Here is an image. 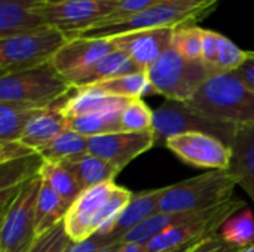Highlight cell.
Masks as SVG:
<instances>
[{
    "mask_svg": "<svg viewBox=\"0 0 254 252\" xmlns=\"http://www.w3.org/2000/svg\"><path fill=\"white\" fill-rule=\"evenodd\" d=\"M188 104L213 119L235 126L254 123V89L235 71L214 73Z\"/></svg>",
    "mask_w": 254,
    "mask_h": 252,
    "instance_id": "obj_1",
    "label": "cell"
},
{
    "mask_svg": "<svg viewBox=\"0 0 254 252\" xmlns=\"http://www.w3.org/2000/svg\"><path fill=\"white\" fill-rule=\"evenodd\" d=\"M73 86L52 62L0 76V102L31 108H46L63 102Z\"/></svg>",
    "mask_w": 254,
    "mask_h": 252,
    "instance_id": "obj_2",
    "label": "cell"
},
{
    "mask_svg": "<svg viewBox=\"0 0 254 252\" xmlns=\"http://www.w3.org/2000/svg\"><path fill=\"white\" fill-rule=\"evenodd\" d=\"M237 181L228 169L207 171L193 177L164 187L158 212H198L214 208L231 198Z\"/></svg>",
    "mask_w": 254,
    "mask_h": 252,
    "instance_id": "obj_3",
    "label": "cell"
},
{
    "mask_svg": "<svg viewBox=\"0 0 254 252\" xmlns=\"http://www.w3.org/2000/svg\"><path fill=\"white\" fill-rule=\"evenodd\" d=\"M217 0H164L141 13H137L116 24L95 25L74 37L83 39H112L132 31L152 30L162 27H180L190 24L205 10L213 9ZM73 37V39H74Z\"/></svg>",
    "mask_w": 254,
    "mask_h": 252,
    "instance_id": "obj_4",
    "label": "cell"
},
{
    "mask_svg": "<svg viewBox=\"0 0 254 252\" xmlns=\"http://www.w3.org/2000/svg\"><path fill=\"white\" fill-rule=\"evenodd\" d=\"M146 73L153 92L167 100L188 102L217 71L204 61H190L182 56L171 46Z\"/></svg>",
    "mask_w": 254,
    "mask_h": 252,
    "instance_id": "obj_5",
    "label": "cell"
},
{
    "mask_svg": "<svg viewBox=\"0 0 254 252\" xmlns=\"http://www.w3.org/2000/svg\"><path fill=\"white\" fill-rule=\"evenodd\" d=\"M70 40L55 27L18 33L0 39V76L30 70L52 61L55 53Z\"/></svg>",
    "mask_w": 254,
    "mask_h": 252,
    "instance_id": "obj_6",
    "label": "cell"
},
{
    "mask_svg": "<svg viewBox=\"0 0 254 252\" xmlns=\"http://www.w3.org/2000/svg\"><path fill=\"white\" fill-rule=\"evenodd\" d=\"M237 128L238 126L232 123L213 119L182 101L165 100V102L153 111V132L156 146H164L173 135L202 132L219 138L231 147Z\"/></svg>",
    "mask_w": 254,
    "mask_h": 252,
    "instance_id": "obj_7",
    "label": "cell"
},
{
    "mask_svg": "<svg viewBox=\"0 0 254 252\" xmlns=\"http://www.w3.org/2000/svg\"><path fill=\"white\" fill-rule=\"evenodd\" d=\"M42 178L27 181L15 199L1 209L0 251L28 252L36 236V205Z\"/></svg>",
    "mask_w": 254,
    "mask_h": 252,
    "instance_id": "obj_8",
    "label": "cell"
},
{
    "mask_svg": "<svg viewBox=\"0 0 254 252\" xmlns=\"http://www.w3.org/2000/svg\"><path fill=\"white\" fill-rule=\"evenodd\" d=\"M121 0H60L40 1L37 13L42 19L67 34L70 39L79 33L101 24Z\"/></svg>",
    "mask_w": 254,
    "mask_h": 252,
    "instance_id": "obj_9",
    "label": "cell"
},
{
    "mask_svg": "<svg viewBox=\"0 0 254 252\" xmlns=\"http://www.w3.org/2000/svg\"><path fill=\"white\" fill-rule=\"evenodd\" d=\"M180 160L207 171H223L231 163V147L219 138L202 132H186L170 137L164 144Z\"/></svg>",
    "mask_w": 254,
    "mask_h": 252,
    "instance_id": "obj_10",
    "label": "cell"
},
{
    "mask_svg": "<svg viewBox=\"0 0 254 252\" xmlns=\"http://www.w3.org/2000/svg\"><path fill=\"white\" fill-rule=\"evenodd\" d=\"M155 146L153 131L113 132L88 138V153L112 163L119 171Z\"/></svg>",
    "mask_w": 254,
    "mask_h": 252,
    "instance_id": "obj_11",
    "label": "cell"
},
{
    "mask_svg": "<svg viewBox=\"0 0 254 252\" xmlns=\"http://www.w3.org/2000/svg\"><path fill=\"white\" fill-rule=\"evenodd\" d=\"M115 186V181H110L91 187L82 192L68 208L64 218V227L71 242H83L95 235V220L110 198Z\"/></svg>",
    "mask_w": 254,
    "mask_h": 252,
    "instance_id": "obj_12",
    "label": "cell"
},
{
    "mask_svg": "<svg viewBox=\"0 0 254 252\" xmlns=\"http://www.w3.org/2000/svg\"><path fill=\"white\" fill-rule=\"evenodd\" d=\"M177 27L140 30L112 37L115 49L127 53L143 71H147L159 56L171 48Z\"/></svg>",
    "mask_w": 254,
    "mask_h": 252,
    "instance_id": "obj_13",
    "label": "cell"
},
{
    "mask_svg": "<svg viewBox=\"0 0 254 252\" xmlns=\"http://www.w3.org/2000/svg\"><path fill=\"white\" fill-rule=\"evenodd\" d=\"M113 50L115 46L110 39L74 37L55 53L51 62L60 74L70 80Z\"/></svg>",
    "mask_w": 254,
    "mask_h": 252,
    "instance_id": "obj_14",
    "label": "cell"
},
{
    "mask_svg": "<svg viewBox=\"0 0 254 252\" xmlns=\"http://www.w3.org/2000/svg\"><path fill=\"white\" fill-rule=\"evenodd\" d=\"M228 171L254 203V123L237 128L231 143Z\"/></svg>",
    "mask_w": 254,
    "mask_h": 252,
    "instance_id": "obj_15",
    "label": "cell"
},
{
    "mask_svg": "<svg viewBox=\"0 0 254 252\" xmlns=\"http://www.w3.org/2000/svg\"><path fill=\"white\" fill-rule=\"evenodd\" d=\"M129 100L110 95L94 86L73 89V92L58 104L61 113L68 117L94 114V113H107L115 110H124Z\"/></svg>",
    "mask_w": 254,
    "mask_h": 252,
    "instance_id": "obj_16",
    "label": "cell"
},
{
    "mask_svg": "<svg viewBox=\"0 0 254 252\" xmlns=\"http://www.w3.org/2000/svg\"><path fill=\"white\" fill-rule=\"evenodd\" d=\"M42 0H0V39L37 30L48 24L37 13Z\"/></svg>",
    "mask_w": 254,
    "mask_h": 252,
    "instance_id": "obj_17",
    "label": "cell"
},
{
    "mask_svg": "<svg viewBox=\"0 0 254 252\" xmlns=\"http://www.w3.org/2000/svg\"><path fill=\"white\" fill-rule=\"evenodd\" d=\"M137 71H143V70L127 53L115 49L113 52L103 56L100 61H97L94 65H91L85 71L71 77L68 83L74 89H79V88L91 86V85H95L109 79H115V77L137 73Z\"/></svg>",
    "mask_w": 254,
    "mask_h": 252,
    "instance_id": "obj_18",
    "label": "cell"
},
{
    "mask_svg": "<svg viewBox=\"0 0 254 252\" xmlns=\"http://www.w3.org/2000/svg\"><path fill=\"white\" fill-rule=\"evenodd\" d=\"M67 128V117L57 104L39 111L27 125L19 141L39 153Z\"/></svg>",
    "mask_w": 254,
    "mask_h": 252,
    "instance_id": "obj_19",
    "label": "cell"
},
{
    "mask_svg": "<svg viewBox=\"0 0 254 252\" xmlns=\"http://www.w3.org/2000/svg\"><path fill=\"white\" fill-rule=\"evenodd\" d=\"M162 193H164V187L149 192L134 193L127 208L118 217L112 235H115L121 241V238L127 232L132 230L143 221L149 220L153 214H156L159 211V201Z\"/></svg>",
    "mask_w": 254,
    "mask_h": 252,
    "instance_id": "obj_20",
    "label": "cell"
},
{
    "mask_svg": "<svg viewBox=\"0 0 254 252\" xmlns=\"http://www.w3.org/2000/svg\"><path fill=\"white\" fill-rule=\"evenodd\" d=\"M61 163L74 175L82 192H85L91 187H95L98 184L115 181L116 175L121 172L112 163H109L97 156H92L89 153L76 156L73 159L61 162Z\"/></svg>",
    "mask_w": 254,
    "mask_h": 252,
    "instance_id": "obj_21",
    "label": "cell"
},
{
    "mask_svg": "<svg viewBox=\"0 0 254 252\" xmlns=\"http://www.w3.org/2000/svg\"><path fill=\"white\" fill-rule=\"evenodd\" d=\"M70 205L46 183L42 181L36 205V236H42L64 221Z\"/></svg>",
    "mask_w": 254,
    "mask_h": 252,
    "instance_id": "obj_22",
    "label": "cell"
},
{
    "mask_svg": "<svg viewBox=\"0 0 254 252\" xmlns=\"http://www.w3.org/2000/svg\"><path fill=\"white\" fill-rule=\"evenodd\" d=\"M121 114H122V110H115V111H107V113H94V114L68 117L67 126L68 129L86 138L100 137V135L113 134V132H122Z\"/></svg>",
    "mask_w": 254,
    "mask_h": 252,
    "instance_id": "obj_23",
    "label": "cell"
},
{
    "mask_svg": "<svg viewBox=\"0 0 254 252\" xmlns=\"http://www.w3.org/2000/svg\"><path fill=\"white\" fill-rule=\"evenodd\" d=\"M43 157L34 153L27 157L15 159L6 163H0V192L9 189H18L27 181L39 177Z\"/></svg>",
    "mask_w": 254,
    "mask_h": 252,
    "instance_id": "obj_24",
    "label": "cell"
},
{
    "mask_svg": "<svg viewBox=\"0 0 254 252\" xmlns=\"http://www.w3.org/2000/svg\"><path fill=\"white\" fill-rule=\"evenodd\" d=\"M217 236L237 248L254 245V212L250 206H244L231 215L220 227Z\"/></svg>",
    "mask_w": 254,
    "mask_h": 252,
    "instance_id": "obj_25",
    "label": "cell"
},
{
    "mask_svg": "<svg viewBox=\"0 0 254 252\" xmlns=\"http://www.w3.org/2000/svg\"><path fill=\"white\" fill-rule=\"evenodd\" d=\"M85 153H88V138L68 128L39 151L43 160L58 163Z\"/></svg>",
    "mask_w": 254,
    "mask_h": 252,
    "instance_id": "obj_26",
    "label": "cell"
},
{
    "mask_svg": "<svg viewBox=\"0 0 254 252\" xmlns=\"http://www.w3.org/2000/svg\"><path fill=\"white\" fill-rule=\"evenodd\" d=\"M39 177L42 178L43 183L51 186L70 206L82 193L77 180L63 163L43 160Z\"/></svg>",
    "mask_w": 254,
    "mask_h": 252,
    "instance_id": "obj_27",
    "label": "cell"
},
{
    "mask_svg": "<svg viewBox=\"0 0 254 252\" xmlns=\"http://www.w3.org/2000/svg\"><path fill=\"white\" fill-rule=\"evenodd\" d=\"M42 110L0 102V141H19L30 120Z\"/></svg>",
    "mask_w": 254,
    "mask_h": 252,
    "instance_id": "obj_28",
    "label": "cell"
},
{
    "mask_svg": "<svg viewBox=\"0 0 254 252\" xmlns=\"http://www.w3.org/2000/svg\"><path fill=\"white\" fill-rule=\"evenodd\" d=\"M91 86L101 89L110 95L125 98V100H140L149 89L152 91L146 71H137V73L125 74V76H119V77L109 79V80H104Z\"/></svg>",
    "mask_w": 254,
    "mask_h": 252,
    "instance_id": "obj_29",
    "label": "cell"
},
{
    "mask_svg": "<svg viewBox=\"0 0 254 252\" xmlns=\"http://www.w3.org/2000/svg\"><path fill=\"white\" fill-rule=\"evenodd\" d=\"M134 193L122 186H115L110 198L104 203L101 212L95 220V235H112L113 226L121 215V212L127 208Z\"/></svg>",
    "mask_w": 254,
    "mask_h": 252,
    "instance_id": "obj_30",
    "label": "cell"
},
{
    "mask_svg": "<svg viewBox=\"0 0 254 252\" xmlns=\"http://www.w3.org/2000/svg\"><path fill=\"white\" fill-rule=\"evenodd\" d=\"M122 132L153 131V111L140 100H129L121 114Z\"/></svg>",
    "mask_w": 254,
    "mask_h": 252,
    "instance_id": "obj_31",
    "label": "cell"
},
{
    "mask_svg": "<svg viewBox=\"0 0 254 252\" xmlns=\"http://www.w3.org/2000/svg\"><path fill=\"white\" fill-rule=\"evenodd\" d=\"M202 30L190 24L177 27L171 46L190 61H202Z\"/></svg>",
    "mask_w": 254,
    "mask_h": 252,
    "instance_id": "obj_32",
    "label": "cell"
},
{
    "mask_svg": "<svg viewBox=\"0 0 254 252\" xmlns=\"http://www.w3.org/2000/svg\"><path fill=\"white\" fill-rule=\"evenodd\" d=\"M249 52L240 49L231 39L219 33V53L216 70L220 71H235L247 59Z\"/></svg>",
    "mask_w": 254,
    "mask_h": 252,
    "instance_id": "obj_33",
    "label": "cell"
},
{
    "mask_svg": "<svg viewBox=\"0 0 254 252\" xmlns=\"http://www.w3.org/2000/svg\"><path fill=\"white\" fill-rule=\"evenodd\" d=\"M71 244L70 236L65 232L64 221L39 236L28 252H65Z\"/></svg>",
    "mask_w": 254,
    "mask_h": 252,
    "instance_id": "obj_34",
    "label": "cell"
},
{
    "mask_svg": "<svg viewBox=\"0 0 254 252\" xmlns=\"http://www.w3.org/2000/svg\"><path fill=\"white\" fill-rule=\"evenodd\" d=\"M164 0H121L118 7L98 25H106V24H116L121 21H125L137 13L144 12L146 9L161 3Z\"/></svg>",
    "mask_w": 254,
    "mask_h": 252,
    "instance_id": "obj_35",
    "label": "cell"
},
{
    "mask_svg": "<svg viewBox=\"0 0 254 252\" xmlns=\"http://www.w3.org/2000/svg\"><path fill=\"white\" fill-rule=\"evenodd\" d=\"M118 241L115 235H94L83 242H71L65 252H100Z\"/></svg>",
    "mask_w": 254,
    "mask_h": 252,
    "instance_id": "obj_36",
    "label": "cell"
},
{
    "mask_svg": "<svg viewBox=\"0 0 254 252\" xmlns=\"http://www.w3.org/2000/svg\"><path fill=\"white\" fill-rule=\"evenodd\" d=\"M37 153L21 141H0V163H6L15 159L27 157Z\"/></svg>",
    "mask_w": 254,
    "mask_h": 252,
    "instance_id": "obj_37",
    "label": "cell"
},
{
    "mask_svg": "<svg viewBox=\"0 0 254 252\" xmlns=\"http://www.w3.org/2000/svg\"><path fill=\"white\" fill-rule=\"evenodd\" d=\"M217 53H219V33L211 30H202V61L207 65H210L213 70H216Z\"/></svg>",
    "mask_w": 254,
    "mask_h": 252,
    "instance_id": "obj_38",
    "label": "cell"
},
{
    "mask_svg": "<svg viewBox=\"0 0 254 252\" xmlns=\"http://www.w3.org/2000/svg\"><path fill=\"white\" fill-rule=\"evenodd\" d=\"M241 248L232 247L226 242H223L217 235L202 239L198 242L189 252H238Z\"/></svg>",
    "mask_w": 254,
    "mask_h": 252,
    "instance_id": "obj_39",
    "label": "cell"
},
{
    "mask_svg": "<svg viewBox=\"0 0 254 252\" xmlns=\"http://www.w3.org/2000/svg\"><path fill=\"white\" fill-rule=\"evenodd\" d=\"M235 74L254 89V52H249L247 59L238 70H235Z\"/></svg>",
    "mask_w": 254,
    "mask_h": 252,
    "instance_id": "obj_40",
    "label": "cell"
},
{
    "mask_svg": "<svg viewBox=\"0 0 254 252\" xmlns=\"http://www.w3.org/2000/svg\"><path fill=\"white\" fill-rule=\"evenodd\" d=\"M119 252H146L144 245H137V244H124L122 250Z\"/></svg>",
    "mask_w": 254,
    "mask_h": 252,
    "instance_id": "obj_41",
    "label": "cell"
},
{
    "mask_svg": "<svg viewBox=\"0 0 254 252\" xmlns=\"http://www.w3.org/2000/svg\"><path fill=\"white\" fill-rule=\"evenodd\" d=\"M202 241V239H201ZM201 241H196V242H190V244H188V245H183V247H179V248H174V250H170V251H165V252H189L198 242H201Z\"/></svg>",
    "mask_w": 254,
    "mask_h": 252,
    "instance_id": "obj_42",
    "label": "cell"
},
{
    "mask_svg": "<svg viewBox=\"0 0 254 252\" xmlns=\"http://www.w3.org/2000/svg\"><path fill=\"white\" fill-rule=\"evenodd\" d=\"M122 245H124V244H122L121 241H118V242H115V244H112V245L103 248L100 252H119L122 250Z\"/></svg>",
    "mask_w": 254,
    "mask_h": 252,
    "instance_id": "obj_43",
    "label": "cell"
},
{
    "mask_svg": "<svg viewBox=\"0 0 254 252\" xmlns=\"http://www.w3.org/2000/svg\"><path fill=\"white\" fill-rule=\"evenodd\" d=\"M238 252H254V245H250V247H246V248H241Z\"/></svg>",
    "mask_w": 254,
    "mask_h": 252,
    "instance_id": "obj_44",
    "label": "cell"
},
{
    "mask_svg": "<svg viewBox=\"0 0 254 252\" xmlns=\"http://www.w3.org/2000/svg\"><path fill=\"white\" fill-rule=\"evenodd\" d=\"M43 1H60V0H43Z\"/></svg>",
    "mask_w": 254,
    "mask_h": 252,
    "instance_id": "obj_45",
    "label": "cell"
},
{
    "mask_svg": "<svg viewBox=\"0 0 254 252\" xmlns=\"http://www.w3.org/2000/svg\"><path fill=\"white\" fill-rule=\"evenodd\" d=\"M0 252H4V251H0Z\"/></svg>",
    "mask_w": 254,
    "mask_h": 252,
    "instance_id": "obj_46",
    "label": "cell"
}]
</instances>
